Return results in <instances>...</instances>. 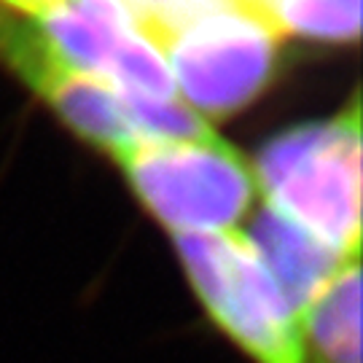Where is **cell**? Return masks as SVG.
I'll use <instances>...</instances> for the list:
<instances>
[{"instance_id":"obj_1","label":"cell","mask_w":363,"mask_h":363,"mask_svg":"<svg viewBox=\"0 0 363 363\" xmlns=\"http://www.w3.org/2000/svg\"><path fill=\"white\" fill-rule=\"evenodd\" d=\"M267 205L342 256H361V105L280 132L250 164Z\"/></svg>"},{"instance_id":"obj_2","label":"cell","mask_w":363,"mask_h":363,"mask_svg":"<svg viewBox=\"0 0 363 363\" xmlns=\"http://www.w3.org/2000/svg\"><path fill=\"white\" fill-rule=\"evenodd\" d=\"M186 272L220 331L253 363H304L298 315L245 234H175Z\"/></svg>"},{"instance_id":"obj_3","label":"cell","mask_w":363,"mask_h":363,"mask_svg":"<svg viewBox=\"0 0 363 363\" xmlns=\"http://www.w3.org/2000/svg\"><path fill=\"white\" fill-rule=\"evenodd\" d=\"M143 205L172 234L229 232L259 196L253 167L226 140H135L116 156Z\"/></svg>"},{"instance_id":"obj_4","label":"cell","mask_w":363,"mask_h":363,"mask_svg":"<svg viewBox=\"0 0 363 363\" xmlns=\"http://www.w3.org/2000/svg\"><path fill=\"white\" fill-rule=\"evenodd\" d=\"M280 40L247 13L218 11L178 30L159 54L189 108L199 116H229L272 81Z\"/></svg>"},{"instance_id":"obj_5","label":"cell","mask_w":363,"mask_h":363,"mask_svg":"<svg viewBox=\"0 0 363 363\" xmlns=\"http://www.w3.org/2000/svg\"><path fill=\"white\" fill-rule=\"evenodd\" d=\"M245 240L261 267L272 274L277 288L286 294L296 315L307 310V304L323 291L345 261L361 259L342 256L339 250L325 245L323 240H318L304 226L294 223L269 205L256 213Z\"/></svg>"},{"instance_id":"obj_6","label":"cell","mask_w":363,"mask_h":363,"mask_svg":"<svg viewBox=\"0 0 363 363\" xmlns=\"http://www.w3.org/2000/svg\"><path fill=\"white\" fill-rule=\"evenodd\" d=\"M304 363H361V259H347L298 315Z\"/></svg>"},{"instance_id":"obj_7","label":"cell","mask_w":363,"mask_h":363,"mask_svg":"<svg viewBox=\"0 0 363 363\" xmlns=\"http://www.w3.org/2000/svg\"><path fill=\"white\" fill-rule=\"evenodd\" d=\"M121 108L130 118L132 130L140 140H159V143H210L218 140L205 118L194 108L172 97L156 100L135 91H118Z\"/></svg>"},{"instance_id":"obj_8","label":"cell","mask_w":363,"mask_h":363,"mask_svg":"<svg viewBox=\"0 0 363 363\" xmlns=\"http://www.w3.org/2000/svg\"><path fill=\"white\" fill-rule=\"evenodd\" d=\"M280 30L320 40H355L361 33V0H291Z\"/></svg>"},{"instance_id":"obj_9","label":"cell","mask_w":363,"mask_h":363,"mask_svg":"<svg viewBox=\"0 0 363 363\" xmlns=\"http://www.w3.org/2000/svg\"><path fill=\"white\" fill-rule=\"evenodd\" d=\"M288 3L291 0H242V6H245L247 11L253 13L256 19H261L264 25L272 27L274 33H280V35H283V30H280V13H283V9H286Z\"/></svg>"},{"instance_id":"obj_10","label":"cell","mask_w":363,"mask_h":363,"mask_svg":"<svg viewBox=\"0 0 363 363\" xmlns=\"http://www.w3.org/2000/svg\"><path fill=\"white\" fill-rule=\"evenodd\" d=\"M0 3H6V6H11V9H16V11L27 13V16H40V13L52 11V9H57V6H62L65 0H0Z\"/></svg>"},{"instance_id":"obj_11","label":"cell","mask_w":363,"mask_h":363,"mask_svg":"<svg viewBox=\"0 0 363 363\" xmlns=\"http://www.w3.org/2000/svg\"><path fill=\"white\" fill-rule=\"evenodd\" d=\"M118 3L124 6V11L130 13V19L135 22L138 33H140L145 25V19H148V0H118Z\"/></svg>"}]
</instances>
